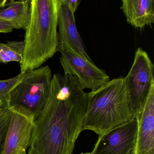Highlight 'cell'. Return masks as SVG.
I'll return each mask as SVG.
<instances>
[{
	"mask_svg": "<svg viewBox=\"0 0 154 154\" xmlns=\"http://www.w3.org/2000/svg\"><path fill=\"white\" fill-rule=\"evenodd\" d=\"M88 93L76 77L53 75L47 103L34 120L27 154H72L82 131Z\"/></svg>",
	"mask_w": 154,
	"mask_h": 154,
	"instance_id": "obj_1",
	"label": "cell"
},
{
	"mask_svg": "<svg viewBox=\"0 0 154 154\" xmlns=\"http://www.w3.org/2000/svg\"><path fill=\"white\" fill-rule=\"evenodd\" d=\"M58 0H31L20 73L40 67L58 51Z\"/></svg>",
	"mask_w": 154,
	"mask_h": 154,
	"instance_id": "obj_2",
	"label": "cell"
},
{
	"mask_svg": "<svg viewBox=\"0 0 154 154\" xmlns=\"http://www.w3.org/2000/svg\"><path fill=\"white\" fill-rule=\"evenodd\" d=\"M135 119L124 77L108 81L88 93L83 130L101 135Z\"/></svg>",
	"mask_w": 154,
	"mask_h": 154,
	"instance_id": "obj_3",
	"label": "cell"
},
{
	"mask_svg": "<svg viewBox=\"0 0 154 154\" xmlns=\"http://www.w3.org/2000/svg\"><path fill=\"white\" fill-rule=\"evenodd\" d=\"M52 77L49 66L26 71L11 91L10 107L22 106L32 112L35 119H37L48 100Z\"/></svg>",
	"mask_w": 154,
	"mask_h": 154,
	"instance_id": "obj_4",
	"label": "cell"
},
{
	"mask_svg": "<svg viewBox=\"0 0 154 154\" xmlns=\"http://www.w3.org/2000/svg\"><path fill=\"white\" fill-rule=\"evenodd\" d=\"M154 65L148 53L139 48L133 65L125 78L130 106L135 118H140L154 88Z\"/></svg>",
	"mask_w": 154,
	"mask_h": 154,
	"instance_id": "obj_5",
	"label": "cell"
},
{
	"mask_svg": "<svg viewBox=\"0 0 154 154\" xmlns=\"http://www.w3.org/2000/svg\"><path fill=\"white\" fill-rule=\"evenodd\" d=\"M64 74L76 77L83 89L94 91L110 80L108 74L84 57L69 50L59 51Z\"/></svg>",
	"mask_w": 154,
	"mask_h": 154,
	"instance_id": "obj_6",
	"label": "cell"
},
{
	"mask_svg": "<svg viewBox=\"0 0 154 154\" xmlns=\"http://www.w3.org/2000/svg\"><path fill=\"white\" fill-rule=\"evenodd\" d=\"M11 112L2 154H19L30 147L35 118L31 111L20 106L11 107Z\"/></svg>",
	"mask_w": 154,
	"mask_h": 154,
	"instance_id": "obj_7",
	"label": "cell"
},
{
	"mask_svg": "<svg viewBox=\"0 0 154 154\" xmlns=\"http://www.w3.org/2000/svg\"><path fill=\"white\" fill-rule=\"evenodd\" d=\"M138 121L136 119L99 136L91 154H136Z\"/></svg>",
	"mask_w": 154,
	"mask_h": 154,
	"instance_id": "obj_8",
	"label": "cell"
},
{
	"mask_svg": "<svg viewBox=\"0 0 154 154\" xmlns=\"http://www.w3.org/2000/svg\"><path fill=\"white\" fill-rule=\"evenodd\" d=\"M74 14L67 5L59 4V45L58 51L61 50L72 51L82 55L88 60L92 61L77 30Z\"/></svg>",
	"mask_w": 154,
	"mask_h": 154,
	"instance_id": "obj_9",
	"label": "cell"
},
{
	"mask_svg": "<svg viewBox=\"0 0 154 154\" xmlns=\"http://www.w3.org/2000/svg\"><path fill=\"white\" fill-rule=\"evenodd\" d=\"M138 121L136 154H154V88Z\"/></svg>",
	"mask_w": 154,
	"mask_h": 154,
	"instance_id": "obj_10",
	"label": "cell"
},
{
	"mask_svg": "<svg viewBox=\"0 0 154 154\" xmlns=\"http://www.w3.org/2000/svg\"><path fill=\"white\" fill-rule=\"evenodd\" d=\"M121 10L127 23L143 29L154 23V0H122Z\"/></svg>",
	"mask_w": 154,
	"mask_h": 154,
	"instance_id": "obj_11",
	"label": "cell"
},
{
	"mask_svg": "<svg viewBox=\"0 0 154 154\" xmlns=\"http://www.w3.org/2000/svg\"><path fill=\"white\" fill-rule=\"evenodd\" d=\"M8 7L0 10V19L12 24L14 29L26 30L31 14V0L12 1Z\"/></svg>",
	"mask_w": 154,
	"mask_h": 154,
	"instance_id": "obj_12",
	"label": "cell"
},
{
	"mask_svg": "<svg viewBox=\"0 0 154 154\" xmlns=\"http://www.w3.org/2000/svg\"><path fill=\"white\" fill-rule=\"evenodd\" d=\"M24 73H20L16 76L6 80H0V102L2 107L9 108L11 91L24 76Z\"/></svg>",
	"mask_w": 154,
	"mask_h": 154,
	"instance_id": "obj_13",
	"label": "cell"
},
{
	"mask_svg": "<svg viewBox=\"0 0 154 154\" xmlns=\"http://www.w3.org/2000/svg\"><path fill=\"white\" fill-rule=\"evenodd\" d=\"M24 41H8L6 43L0 42V50L2 51L12 61L22 62L24 51Z\"/></svg>",
	"mask_w": 154,
	"mask_h": 154,
	"instance_id": "obj_14",
	"label": "cell"
},
{
	"mask_svg": "<svg viewBox=\"0 0 154 154\" xmlns=\"http://www.w3.org/2000/svg\"><path fill=\"white\" fill-rule=\"evenodd\" d=\"M11 116V112L9 109L0 108V154H2Z\"/></svg>",
	"mask_w": 154,
	"mask_h": 154,
	"instance_id": "obj_15",
	"label": "cell"
},
{
	"mask_svg": "<svg viewBox=\"0 0 154 154\" xmlns=\"http://www.w3.org/2000/svg\"><path fill=\"white\" fill-rule=\"evenodd\" d=\"M81 0H58L59 4L65 5L75 13Z\"/></svg>",
	"mask_w": 154,
	"mask_h": 154,
	"instance_id": "obj_16",
	"label": "cell"
},
{
	"mask_svg": "<svg viewBox=\"0 0 154 154\" xmlns=\"http://www.w3.org/2000/svg\"><path fill=\"white\" fill-rule=\"evenodd\" d=\"M14 29L12 24L5 20L0 19V33H9Z\"/></svg>",
	"mask_w": 154,
	"mask_h": 154,
	"instance_id": "obj_17",
	"label": "cell"
},
{
	"mask_svg": "<svg viewBox=\"0 0 154 154\" xmlns=\"http://www.w3.org/2000/svg\"><path fill=\"white\" fill-rule=\"evenodd\" d=\"M11 61H12L10 57H8L2 51L0 50V63L7 64Z\"/></svg>",
	"mask_w": 154,
	"mask_h": 154,
	"instance_id": "obj_18",
	"label": "cell"
},
{
	"mask_svg": "<svg viewBox=\"0 0 154 154\" xmlns=\"http://www.w3.org/2000/svg\"><path fill=\"white\" fill-rule=\"evenodd\" d=\"M8 0H0V9H3L6 5Z\"/></svg>",
	"mask_w": 154,
	"mask_h": 154,
	"instance_id": "obj_19",
	"label": "cell"
},
{
	"mask_svg": "<svg viewBox=\"0 0 154 154\" xmlns=\"http://www.w3.org/2000/svg\"><path fill=\"white\" fill-rule=\"evenodd\" d=\"M19 154H27L26 153V152H22L20 153Z\"/></svg>",
	"mask_w": 154,
	"mask_h": 154,
	"instance_id": "obj_20",
	"label": "cell"
},
{
	"mask_svg": "<svg viewBox=\"0 0 154 154\" xmlns=\"http://www.w3.org/2000/svg\"><path fill=\"white\" fill-rule=\"evenodd\" d=\"M80 154H91V153H82Z\"/></svg>",
	"mask_w": 154,
	"mask_h": 154,
	"instance_id": "obj_21",
	"label": "cell"
},
{
	"mask_svg": "<svg viewBox=\"0 0 154 154\" xmlns=\"http://www.w3.org/2000/svg\"><path fill=\"white\" fill-rule=\"evenodd\" d=\"M2 107V104H1V102H0V108Z\"/></svg>",
	"mask_w": 154,
	"mask_h": 154,
	"instance_id": "obj_22",
	"label": "cell"
},
{
	"mask_svg": "<svg viewBox=\"0 0 154 154\" xmlns=\"http://www.w3.org/2000/svg\"><path fill=\"white\" fill-rule=\"evenodd\" d=\"M3 9H0V10H2Z\"/></svg>",
	"mask_w": 154,
	"mask_h": 154,
	"instance_id": "obj_23",
	"label": "cell"
},
{
	"mask_svg": "<svg viewBox=\"0 0 154 154\" xmlns=\"http://www.w3.org/2000/svg\"><path fill=\"white\" fill-rule=\"evenodd\" d=\"M13 1H15V0H13Z\"/></svg>",
	"mask_w": 154,
	"mask_h": 154,
	"instance_id": "obj_24",
	"label": "cell"
}]
</instances>
